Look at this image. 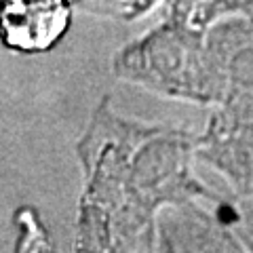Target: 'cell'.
<instances>
[{"label": "cell", "instance_id": "cell-1", "mask_svg": "<svg viewBox=\"0 0 253 253\" xmlns=\"http://www.w3.org/2000/svg\"><path fill=\"white\" fill-rule=\"evenodd\" d=\"M83 194L74 253H156L158 215L169 205L219 199L194 175L196 135L116 116L99 104L78 141Z\"/></svg>", "mask_w": 253, "mask_h": 253}, {"label": "cell", "instance_id": "cell-2", "mask_svg": "<svg viewBox=\"0 0 253 253\" xmlns=\"http://www.w3.org/2000/svg\"><path fill=\"white\" fill-rule=\"evenodd\" d=\"M196 158L217 171L232 199H253V101L226 99L196 135Z\"/></svg>", "mask_w": 253, "mask_h": 253}, {"label": "cell", "instance_id": "cell-3", "mask_svg": "<svg viewBox=\"0 0 253 253\" xmlns=\"http://www.w3.org/2000/svg\"><path fill=\"white\" fill-rule=\"evenodd\" d=\"M156 253H251L224 211H209L201 199L169 205L158 215Z\"/></svg>", "mask_w": 253, "mask_h": 253}, {"label": "cell", "instance_id": "cell-4", "mask_svg": "<svg viewBox=\"0 0 253 253\" xmlns=\"http://www.w3.org/2000/svg\"><path fill=\"white\" fill-rule=\"evenodd\" d=\"M224 211L253 253V199H226Z\"/></svg>", "mask_w": 253, "mask_h": 253}]
</instances>
